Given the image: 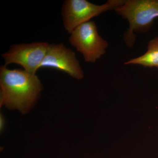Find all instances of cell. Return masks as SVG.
Masks as SVG:
<instances>
[{"mask_svg":"<svg viewBox=\"0 0 158 158\" xmlns=\"http://www.w3.org/2000/svg\"><path fill=\"white\" fill-rule=\"evenodd\" d=\"M43 90L36 74L24 69L0 67V107L27 114L37 103Z\"/></svg>","mask_w":158,"mask_h":158,"instance_id":"cell-1","label":"cell"},{"mask_svg":"<svg viewBox=\"0 0 158 158\" xmlns=\"http://www.w3.org/2000/svg\"><path fill=\"white\" fill-rule=\"evenodd\" d=\"M50 68L62 71L72 77L80 80L84 73L73 51L63 44H49L40 68Z\"/></svg>","mask_w":158,"mask_h":158,"instance_id":"cell-6","label":"cell"},{"mask_svg":"<svg viewBox=\"0 0 158 158\" xmlns=\"http://www.w3.org/2000/svg\"><path fill=\"white\" fill-rule=\"evenodd\" d=\"M126 0H109L102 5H97L87 0H65L62 7L63 25L71 34L78 26L110 10H115L124 4Z\"/></svg>","mask_w":158,"mask_h":158,"instance_id":"cell-3","label":"cell"},{"mask_svg":"<svg viewBox=\"0 0 158 158\" xmlns=\"http://www.w3.org/2000/svg\"><path fill=\"white\" fill-rule=\"evenodd\" d=\"M114 11L128 22L123 39L128 47L131 48L136 42L135 33H147L158 18V0H126Z\"/></svg>","mask_w":158,"mask_h":158,"instance_id":"cell-2","label":"cell"},{"mask_svg":"<svg viewBox=\"0 0 158 158\" xmlns=\"http://www.w3.org/2000/svg\"><path fill=\"white\" fill-rule=\"evenodd\" d=\"M124 65H138L145 68L155 67L158 69V36L150 40L147 51L140 56L130 59Z\"/></svg>","mask_w":158,"mask_h":158,"instance_id":"cell-7","label":"cell"},{"mask_svg":"<svg viewBox=\"0 0 158 158\" xmlns=\"http://www.w3.org/2000/svg\"><path fill=\"white\" fill-rule=\"evenodd\" d=\"M49 44L33 42L13 44L8 52L2 54L5 64L21 65L29 73L36 74L45 57Z\"/></svg>","mask_w":158,"mask_h":158,"instance_id":"cell-5","label":"cell"},{"mask_svg":"<svg viewBox=\"0 0 158 158\" xmlns=\"http://www.w3.org/2000/svg\"><path fill=\"white\" fill-rule=\"evenodd\" d=\"M6 125V120L2 114L0 115V131L2 132Z\"/></svg>","mask_w":158,"mask_h":158,"instance_id":"cell-8","label":"cell"},{"mask_svg":"<svg viewBox=\"0 0 158 158\" xmlns=\"http://www.w3.org/2000/svg\"><path fill=\"white\" fill-rule=\"evenodd\" d=\"M69 40L88 63H95L106 54L109 46L107 41L99 34L95 22L90 21L76 28Z\"/></svg>","mask_w":158,"mask_h":158,"instance_id":"cell-4","label":"cell"}]
</instances>
